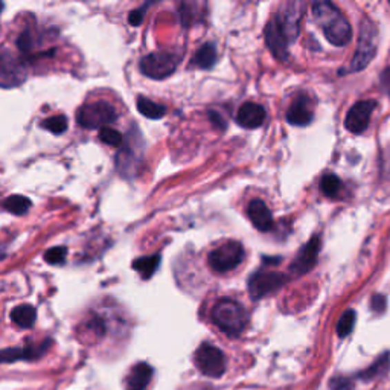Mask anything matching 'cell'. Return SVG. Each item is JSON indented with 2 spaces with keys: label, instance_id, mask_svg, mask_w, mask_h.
<instances>
[{
  "label": "cell",
  "instance_id": "18",
  "mask_svg": "<svg viewBox=\"0 0 390 390\" xmlns=\"http://www.w3.org/2000/svg\"><path fill=\"white\" fill-rule=\"evenodd\" d=\"M153 378V367L148 363H137L132 367L125 380L127 390H145Z\"/></svg>",
  "mask_w": 390,
  "mask_h": 390
},
{
  "label": "cell",
  "instance_id": "5",
  "mask_svg": "<svg viewBox=\"0 0 390 390\" xmlns=\"http://www.w3.org/2000/svg\"><path fill=\"white\" fill-rule=\"evenodd\" d=\"M244 259V247L238 241H227L214 249L207 256V264L215 273L235 270Z\"/></svg>",
  "mask_w": 390,
  "mask_h": 390
},
{
  "label": "cell",
  "instance_id": "29",
  "mask_svg": "<svg viewBox=\"0 0 390 390\" xmlns=\"http://www.w3.org/2000/svg\"><path fill=\"white\" fill-rule=\"evenodd\" d=\"M66 256H68V249L59 245V247H52L46 252L45 261L49 264H54V265L63 264L64 261H66Z\"/></svg>",
  "mask_w": 390,
  "mask_h": 390
},
{
  "label": "cell",
  "instance_id": "27",
  "mask_svg": "<svg viewBox=\"0 0 390 390\" xmlns=\"http://www.w3.org/2000/svg\"><path fill=\"white\" fill-rule=\"evenodd\" d=\"M99 139L101 142H104L105 145H110V147H121L122 142H124V137L118 132V130H114L112 127H104L99 130Z\"/></svg>",
  "mask_w": 390,
  "mask_h": 390
},
{
  "label": "cell",
  "instance_id": "9",
  "mask_svg": "<svg viewBox=\"0 0 390 390\" xmlns=\"http://www.w3.org/2000/svg\"><path fill=\"white\" fill-rule=\"evenodd\" d=\"M375 107H377V103L371 99L358 101L357 104H353L348 114H346L345 119L346 130H349V132L353 134L365 133L366 128L369 127L371 116L375 110Z\"/></svg>",
  "mask_w": 390,
  "mask_h": 390
},
{
  "label": "cell",
  "instance_id": "24",
  "mask_svg": "<svg viewBox=\"0 0 390 390\" xmlns=\"http://www.w3.org/2000/svg\"><path fill=\"white\" fill-rule=\"evenodd\" d=\"M342 180L336 174H327L320 180V191L327 197H337L338 192L342 191Z\"/></svg>",
  "mask_w": 390,
  "mask_h": 390
},
{
  "label": "cell",
  "instance_id": "37",
  "mask_svg": "<svg viewBox=\"0 0 390 390\" xmlns=\"http://www.w3.org/2000/svg\"><path fill=\"white\" fill-rule=\"evenodd\" d=\"M5 258V254H0V259H3Z\"/></svg>",
  "mask_w": 390,
  "mask_h": 390
},
{
  "label": "cell",
  "instance_id": "6",
  "mask_svg": "<svg viewBox=\"0 0 390 390\" xmlns=\"http://www.w3.org/2000/svg\"><path fill=\"white\" fill-rule=\"evenodd\" d=\"M288 283L285 273L274 270H258L249 278V293L254 300H259L271 293H276Z\"/></svg>",
  "mask_w": 390,
  "mask_h": 390
},
{
  "label": "cell",
  "instance_id": "10",
  "mask_svg": "<svg viewBox=\"0 0 390 390\" xmlns=\"http://www.w3.org/2000/svg\"><path fill=\"white\" fill-rule=\"evenodd\" d=\"M320 252V236L314 235L303 247L299 250L298 256L290 264V273L294 276H303V274L311 271L317 264Z\"/></svg>",
  "mask_w": 390,
  "mask_h": 390
},
{
  "label": "cell",
  "instance_id": "8",
  "mask_svg": "<svg viewBox=\"0 0 390 390\" xmlns=\"http://www.w3.org/2000/svg\"><path fill=\"white\" fill-rule=\"evenodd\" d=\"M178 57L171 52H151L143 57L139 64L141 72L151 79H165L176 72Z\"/></svg>",
  "mask_w": 390,
  "mask_h": 390
},
{
  "label": "cell",
  "instance_id": "26",
  "mask_svg": "<svg viewBox=\"0 0 390 390\" xmlns=\"http://www.w3.org/2000/svg\"><path fill=\"white\" fill-rule=\"evenodd\" d=\"M353 327H356V311H353V309H348V311H345L340 319H338V323H337L338 337L343 338L346 336H349Z\"/></svg>",
  "mask_w": 390,
  "mask_h": 390
},
{
  "label": "cell",
  "instance_id": "21",
  "mask_svg": "<svg viewBox=\"0 0 390 390\" xmlns=\"http://www.w3.org/2000/svg\"><path fill=\"white\" fill-rule=\"evenodd\" d=\"M194 64L201 69H211L216 61V49L212 43H205L194 55Z\"/></svg>",
  "mask_w": 390,
  "mask_h": 390
},
{
  "label": "cell",
  "instance_id": "17",
  "mask_svg": "<svg viewBox=\"0 0 390 390\" xmlns=\"http://www.w3.org/2000/svg\"><path fill=\"white\" fill-rule=\"evenodd\" d=\"M287 121L290 122L291 125L299 127H305L313 121V110L307 96H298V99L294 101L287 112Z\"/></svg>",
  "mask_w": 390,
  "mask_h": 390
},
{
  "label": "cell",
  "instance_id": "20",
  "mask_svg": "<svg viewBox=\"0 0 390 390\" xmlns=\"http://www.w3.org/2000/svg\"><path fill=\"white\" fill-rule=\"evenodd\" d=\"M136 105H137V110H139V113L148 119H161L165 116V113H166L165 105L157 104L154 103V101H151L145 96L137 98Z\"/></svg>",
  "mask_w": 390,
  "mask_h": 390
},
{
  "label": "cell",
  "instance_id": "15",
  "mask_svg": "<svg viewBox=\"0 0 390 390\" xmlns=\"http://www.w3.org/2000/svg\"><path fill=\"white\" fill-rule=\"evenodd\" d=\"M265 118L267 113L264 110V107L256 103H244L240 108H238L236 113L238 124H240L243 128H249V130L261 127L264 124Z\"/></svg>",
  "mask_w": 390,
  "mask_h": 390
},
{
  "label": "cell",
  "instance_id": "32",
  "mask_svg": "<svg viewBox=\"0 0 390 390\" xmlns=\"http://www.w3.org/2000/svg\"><path fill=\"white\" fill-rule=\"evenodd\" d=\"M386 303H387V299L384 298V296H382V294H375L373 298L371 299L372 311H375L377 314H381L386 309Z\"/></svg>",
  "mask_w": 390,
  "mask_h": 390
},
{
  "label": "cell",
  "instance_id": "34",
  "mask_svg": "<svg viewBox=\"0 0 390 390\" xmlns=\"http://www.w3.org/2000/svg\"><path fill=\"white\" fill-rule=\"evenodd\" d=\"M17 45H19V49L21 50V52H30V50L32 49V45H34L31 34L28 31L21 34L19 41H17Z\"/></svg>",
  "mask_w": 390,
  "mask_h": 390
},
{
  "label": "cell",
  "instance_id": "30",
  "mask_svg": "<svg viewBox=\"0 0 390 390\" xmlns=\"http://www.w3.org/2000/svg\"><path fill=\"white\" fill-rule=\"evenodd\" d=\"M85 328H88L89 332H92V334L98 338H101L105 334V323L103 322V319H99V317H93L92 320L85 323Z\"/></svg>",
  "mask_w": 390,
  "mask_h": 390
},
{
  "label": "cell",
  "instance_id": "33",
  "mask_svg": "<svg viewBox=\"0 0 390 390\" xmlns=\"http://www.w3.org/2000/svg\"><path fill=\"white\" fill-rule=\"evenodd\" d=\"M147 6L148 5H143L142 8L139 10H134L130 12V16H128V21H130V25L132 26H139L142 21H143V17H145V10H147Z\"/></svg>",
  "mask_w": 390,
  "mask_h": 390
},
{
  "label": "cell",
  "instance_id": "11",
  "mask_svg": "<svg viewBox=\"0 0 390 390\" xmlns=\"http://www.w3.org/2000/svg\"><path fill=\"white\" fill-rule=\"evenodd\" d=\"M303 5L298 2H290L283 5V8L276 14V20L283 30L288 43L298 39L300 32V16Z\"/></svg>",
  "mask_w": 390,
  "mask_h": 390
},
{
  "label": "cell",
  "instance_id": "2",
  "mask_svg": "<svg viewBox=\"0 0 390 390\" xmlns=\"http://www.w3.org/2000/svg\"><path fill=\"white\" fill-rule=\"evenodd\" d=\"M212 320L227 336L236 337L247 327L249 316L241 303L232 299H221L214 305Z\"/></svg>",
  "mask_w": 390,
  "mask_h": 390
},
{
  "label": "cell",
  "instance_id": "12",
  "mask_svg": "<svg viewBox=\"0 0 390 390\" xmlns=\"http://www.w3.org/2000/svg\"><path fill=\"white\" fill-rule=\"evenodd\" d=\"M264 35H265L267 46H269V49L271 50L274 59H278L279 61H287L288 60V40L285 39L283 30H280L276 17L271 19L269 23H267L265 30H264Z\"/></svg>",
  "mask_w": 390,
  "mask_h": 390
},
{
  "label": "cell",
  "instance_id": "1",
  "mask_svg": "<svg viewBox=\"0 0 390 390\" xmlns=\"http://www.w3.org/2000/svg\"><path fill=\"white\" fill-rule=\"evenodd\" d=\"M313 16L319 23L325 37L334 46L343 48L352 39V28L345 14L331 2H314Z\"/></svg>",
  "mask_w": 390,
  "mask_h": 390
},
{
  "label": "cell",
  "instance_id": "35",
  "mask_svg": "<svg viewBox=\"0 0 390 390\" xmlns=\"http://www.w3.org/2000/svg\"><path fill=\"white\" fill-rule=\"evenodd\" d=\"M209 119H211L212 124L218 130H225L226 128V121H225V118H223L218 112H215V110L209 112Z\"/></svg>",
  "mask_w": 390,
  "mask_h": 390
},
{
  "label": "cell",
  "instance_id": "22",
  "mask_svg": "<svg viewBox=\"0 0 390 390\" xmlns=\"http://www.w3.org/2000/svg\"><path fill=\"white\" fill-rule=\"evenodd\" d=\"M158 264H161V255L143 256L136 259L133 263V269L139 273L143 279H150L156 273Z\"/></svg>",
  "mask_w": 390,
  "mask_h": 390
},
{
  "label": "cell",
  "instance_id": "4",
  "mask_svg": "<svg viewBox=\"0 0 390 390\" xmlns=\"http://www.w3.org/2000/svg\"><path fill=\"white\" fill-rule=\"evenodd\" d=\"M377 54V28L365 19L360 26V40L348 72H360L369 66Z\"/></svg>",
  "mask_w": 390,
  "mask_h": 390
},
{
  "label": "cell",
  "instance_id": "14",
  "mask_svg": "<svg viewBox=\"0 0 390 390\" xmlns=\"http://www.w3.org/2000/svg\"><path fill=\"white\" fill-rule=\"evenodd\" d=\"M26 78L21 64L10 55H0V85L14 88Z\"/></svg>",
  "mask_w": 390,
  "mask_h": 390
},
{
  "label": "cell",
  "instance_id": "25",
  "mask_svg": "<svg viewBox=\"0 0 390 390\" xmlns=\"http://www.w3.org/2000/svg\"><path fill=\"white\" fill-rule=\"evenodd\" d=\"M387 367H389V353H384V356H381L377 361H375L373 366H371L369 369H366L363 373H361L360 377L365 381H371L373 378H377L378 375L386 373Z\"/></svg>",
  "mask_w": 390,
  "mask_h": 390
},
{
  "label": "cell",
  "instance_id": "36",
  "mask_svg": "<svg viewBox=\"0 0 390 390\" xmlns=\"http://www.w3.org/2000/svg\"><path fill=\"white\" fill-rule=\"evenodd\" d=\"M380 83H381L382 90H384L387 93V96L390 98V68H387V69L381 72Z\"/></svg>",
  "mask_w": 390,
  "mask_h": 390
},
{
  "label": "cell",
  "instance_id": "13",
  "mask_svg": "<svg viewBox=\"0 0 390 390\" xmlns=\"http://www.w3.org/2000/svg\"><path fill=\"white\" fill-rule=\"evenodd\" d=\"M50 340L43 342L39 346H25V348H6L0 351V363H16L21 360H35L45 356Z\"/></svg>",
  "mask_w": 390,
  "mask_h": 390
},
{
  "label": "cell",
  "instance_id": "7",
  "mask_svg": "<svg viewBox=\"0 0 390 390\" xmlns=\"http://www.w3.org/2000/svg\"><path fill=\"white\" fill-rule=\"evenodd\" d=\"M194 361L197 369L211 378H220L226 371V357L220 348L211 343H201L195 351Z\"/></svg>",
  "mask_w": 390,
  "mask_h": 390
},
{
  "label": "cell",
  "instance_id": "38",
  "mask_svg": "<svg viewBox=\"0 0 390 390\" xmlns=\"http://www.w3.org/2000/svg\"><path fill=\"white\" fill-rule=\"evenodd\" d=\"M2 10H3V3H0V11H2Z\"/></svg>",
  "mask_w": 390,
  "mask_h": 390
},
{
  "label": "cell",
  "instance_id": "23",
  "mask_svg": "<svg viewBox=\"0 0 390 390\" xmlns=\"http://www.w3.org/2000/svg\"><path fill=\"white\" fill-rule=\"evenodd\" d=\"M2 206L5 211H8L14 215H25L31 207V200L23 197V195H10L8 198L3 200Z\"/></svg>",
  "mask_w": 390,
  "mask_h": 390
},
{
  "label": "cell",
  "instance_id": "28",
  "mask_svg": "<svg viewBox=\"0 0 390 390\" xmlns=\"http://www.w3.org/2000/svg\"><path fill=\"white\" fill-rule=\"evenodd\" d=\"M68 118L64 114H57V116H52L43 122V128L49 130L54 134H63L68 130Z\"/></svg>",
  "mask_w": 390,
  "mask_h": 390
},
{
  "label": "cell",
  "instance_id": "19",
  "mask_svg": "<svg viewBox=\"0 0 390 390\" xmlns=\"http://www.w3.org/2000/svg\"><path fill=\"white\" fill-rule=\"evenodd\" d=\"M11 319L19 328H32L35 319H37V311L32 305H19L12 309Z\"/></svg>",
  "mask_w": 390,
  "mask_h": 390
},
{
  "label": "cell",
  "instance_id": "3",
  "mask_svg": "<svg viewBox=\"0 0 390 390\" xmlns=\"http://www.w3.org/2000/svg\"><path fill=\"white\" fill-rule=\"evenodd\" d=\"M118 119V113L114 110L112 104L105 103V101H96V103L85 104L79 107L76 112V122L79 127L95 130V128H104L108 127Z\"/></svg>",
  "mask_w": 390,
  "mask_h": 390
},
{
  "label": "cell",
  "instance_id": "16",
  "mask_svg": "<svg viewBox=\"0 0 390 390\" xmlns=\"http://www.w3.org/2000/svg\"><path fill=\"white\" fill-rule=\"evenodd\" d=\"M247 215L259 232H270L273 229V215L263 200H252L247 206Z\"/></svg>",
  "mask_w": 390,
  "mask_h": 390
},
{
  "label": "cell",
  "instance_id": "31",
  "mask_svg": "<svg viewBox=\"0 0 390 390\" xmlns=\"http://www.w3.org/2000/svg\"><path fill=\"white\" fill-rule=\"evenodd\" d=\"M332 390H352V381L348 377H334L329 381Z\"/></svg>",
  "mask_w": 390,
  "mask_h": 390
}]
</instances>
